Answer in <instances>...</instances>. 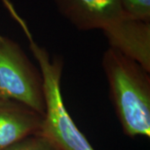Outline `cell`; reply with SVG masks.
<instances>
[{
  "mask_svg": "<svg viewBox=\"0 0 150 150\" xmlns=\"http://www.w3.org/2000/svg\"><path fill=\"white\" fill-rule=\"evenodd\" d=\"M43 115L27 105L0 98V150L41 131Z\"/></svg>",
  "mask_w": 150,
  "mask_h": 150,
  "instance_id": "obj_6",
  "label": "cell"
},
{
  "mask_svg": "<svg viewBox=\"0 0 150 150\" xmlns=\"http://www.w3.org/2000/svg\"><path fill=\"white\" fill-rule=\"evenodd\" d=\"M0 98L23 103L44 114L43 78L18 43L0 33Z\"/></svg>",
  "mask_w": 150,
  "mask_h": 150,
  "instance_id": "obj_3",
  "label": "cell"
},
{
  "mask_svg": "<svg viewBox=\"0 0 150 150\" xmlns=\"http://www.w3.org/2000/svg\"><path fill=\"white\" fill-rule=\"evenodd\" d=\"M121 3L128 17L150 22V0H121Z\"/></svg>",
  "mask_w": 150,
  "mask_h": 150,
  "instance_id": "obj_8",
  "label": "cell"
},
{
  "mask_svg": "<svg viewBox=\"0 0 150 150\" xmlns=\"http://www.w3.org/2000/svg\"><path fill=\"white\" fill-rule=\"evenodd\" d=\"M102 67L111 101L124 134L131 138H149V71L110 47L103 55Z\"/></svg>",
  "mask_w": 150,
  "mask_h": 150,
  "instance_id": "obj_2",
  "label": "cell"
},
{
  "mask_svg": "<svg viewBox=\"0 0 150 150\" xmlns=\"http://www.w3.org/2000/svg\"><path fill=\"white\" fill-rule=\"evenodd\" d=\"M103 33L110 48L135 60L150 72V22L126 16Z\"/></svg>",
  "mask_w": 150,
  "mask_h": 150,
  "instance_id": "obj_5",
  "label": "cell"
},
{
  "mask_svg": "<svg viewBox=\"0 0 150 150\" xmlns=\"http://www.w3.org/2000/svg\"><path fill=\"white\" fill-rule=\"evenodd\" d=\"M4 150H60L52 141L41 134H35L19 140Z\"/></svg>",
  "mask_w": 150,
  "mask_h": 150,
  "instance_id": "obj_7",
  "label": "cell"
},
{
  "mask_svg": "<svg viewBox=\"0 0 150 150\" xmlns=\"http://www.w3.org/2000/svg\"><path fill=\"white\" fill-rule=\"evenodd\" d=\"M3 4L26 36L42 74L45 111L39 134L52 141L60 150H95L77 127L65 106L61 92L63 59L51 57L48 50L35 41L27 23L10 0H4Z\"/></svg>",
  "mask_w": 150,
  "mask_h": 150,
  "instance_id": "obj_1",
  "label": "cell"
},
{
  "mask_svg": "<svg viewBox=\"0 0 150 150\" xmlns=\"http://www.w3.org/2000/svg\"><path fill=\"white\" fill-rule=\"evenodd\" d=\"M58 11L80 31L112 26L127 16L121 0H54Z\"/></svg>",
  "mask_w": 150,
  "mask_h": 150,
  "instance_id": "obj_4",
  "label": "cell"
}]
</instances>
